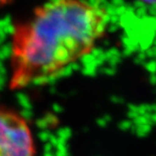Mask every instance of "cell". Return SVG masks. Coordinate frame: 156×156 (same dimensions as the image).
<instances>
[{
  "label": "cell",
  "mask_w": 156,
  "mask_h": 156,
  "mask_svg": "<svg viewBox=\"0 0 156 156\" xmlns=\"http://www.w3.org/2000/svg\"><path fill=\"white\" fill-rule=\"evenodd\" d=\"M29 121L14 108L0 105V156H37Z\"/></svg>",
  "instance_id": "cell-2"
},
{
  "label": "cell",
  "mask_w": 156,
  "mask_h": 156,
  "mask_svg": "<svg viewBox=\"0 0 156 156\" xmlns=\"http://www.w3.org/2000/svg\"><path fill=\"white\" fill-rule=\"evenodd\" d=\"M98 2L55 0L12 24L8 86L12 91L48 83L90 54L108 24Z\"/></svg>",
  "instance_id": "cell-1"
}]
</instances>
